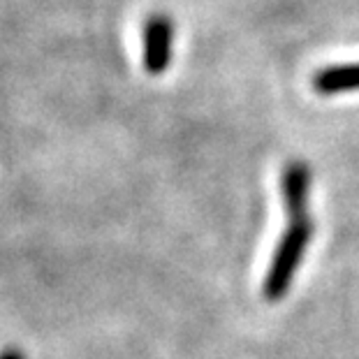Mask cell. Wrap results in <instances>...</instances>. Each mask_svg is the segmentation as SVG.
Returning a JSON list of instances; mask_svg holds the SVG:
<instances>
[{"instance_id":"6da1fadb","label":"cell","mask_w":359,"mask_h":359,"mask_svg":"<svg viewBox=\"0 0 359 359\" xmlns=\"http://www.w3.org/2000/svg\"><path fill=\"white\" fill-rule=\"evenodd\" d=\"M313 232H316V225H313L311 218L290 220L287 230L283 232L278 246L273 250L262 283V294L266 302H280L290 292L297 269L304 262L309 243L313 241Z\"/></svg>"},{"instance_id":"7a4b0ae2","label":"cell","mask_w":359,"mask_h":359,"mask_svg":"<svg viewBox=\"0 0 359 359\" xmlns=\"http://www.w3.org/2000/svg\"><path fill=\"white\" fill-rule=\"evenodd\" d=\"M142 63L154 77L167 72L174 56V21L167 14H151L142 26Z\"/></svg>"},{"instance_id":"3957f363","label":"cell","mask_w":359,"mask_h":359,"mask_svg":"<svg viewBox=\"0 0 359 359\" xmlns=\"http://www.w3.org/2000/svg\"><path fill=\"white\" fill-rule=\"evenodd\" d=\"M313 174L304 160H290L280 172V195L290 220L309 218V197Z\"/></svg>"},{"instance_id":"277c9868","label":"cell","mask_w":359,"mask_h":359,"mask_svg":"<svg viewBox=\"0 0 359 359\" xmlns=\"http://www.w3.org/2000/svg\"><path fill=\"white\" fill-rule=\"evenodd\" d=\"M313 88H316L320 95L355 93V90H359V63L323 67V70L316 72V77H313Z\"/></svg>"},{"instance_id":"5b68a950","label":"cell","mask_w":359,"mask_h":359,"mask_svg":"<svg viewBox=\"0 0 359 359\" xmlns=\"http://www.w3.org/2000/svg\"><path fill=\"white\" fill-rule=\"evenodd\" d=\"M0 359H26V357L21 355L19 350H5V353L0 355Z\"/></svg>"}]
</instances>
